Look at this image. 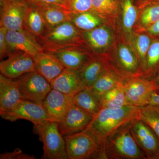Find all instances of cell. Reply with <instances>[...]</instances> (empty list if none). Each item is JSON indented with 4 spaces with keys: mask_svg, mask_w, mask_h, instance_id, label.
<instances>
[{
    "mask_svg": "<svg viewBox=\"0 0 159 159\" xmlns=\"http://www.w3.org/2000/svg\"><path fill=\"white\" fill-rule=\"evenodd\" d=\"M62 1H63V2H64L66 3V2H67V0H62ZM66 6H67V5H66Z\"/></svg>",
    "mask_w": 159,
    "mask_h": 159,
    "instance_id": "60d3db41",
    "label": "cell"
},
{
    "mask_svg": "<svg viewBox=\"0 0 159 159\" xmlns=\"http://www.w3.org/2000/svg\"><path fill=\"white\" fill-rule=\"evenodd\" d=\"M34 132L42 142V159H67L64 138L60 132L58 122L48 120L34 125Z\"/></svg>",
    "mask_w": 159,
    "mask_h": 159,
    "instance_id": "3957f363",
    "label": "cell"
},
{
    "mask_svg": "<svg viewBox=\"0 0 159 159\" xmlns=\"http://www.w3.org/2000/svg\"><path fill=\"white\" fill-rule=\"evenodd\" d=\"M145 31L148 34L154 38H159V19L147 29Z\"/></svg>",
    "mask_w": 159,
    "mask_h": 159,
    "instance_id": "8d00e7d4",
    "label": "cell"
},
{
    "mask_svg": "<svg viewBox=\"0 0 159 159\" xmlns=\"http://www.w3.org/2000/svg\"><path fill=\"white\" fill-rule=\"evenodd\" d=\"M68 159H102V145L93 135L84 130L64 137Z\"/></svg>",
    "mask_w": 159,
    "mask_h": 159,
    "instance_id": "277c9868",
    "label": "cell"
},
{
    "mask_svg": "<svg viewBox=\"0 0 159 159\" xmlns=\"http://www.w3.org/2000/svg\"><path fill=\"white\" fill-rule=\"evenodd\" d=\"M102 18L91 11L71 15V22L80 31H88L102 25Z\"/></svg>",
    "mask_w": 159,
    "mask_h": 159,
    "instance_id": "4316f807",
    "label": "cell"
},
{
    "mask_svg": "<svg viewBox=\"0 0 159 159\" xmlns=\"http://www.w3.org/2000/svg\"><path fill=\"white\" fill-rule=\"evenodd\" d=\"M93 116L77 106L73 104L58 122L60 132L63 137L85 130Z\"/></svg>",
    "mask_w": 159,
    "mask_h": 159,
    "instance_id": "5bb4252c",
    "label": "cell"
},
{
    "mask_svg": "<svg viewBox=\"0 0 159 159\" xmlns=\"http://www.w3.org/2000/svg\"><path fill=\"white\" fill-rule=\"evenodd\" d=\"M6 39L8 45V57L14 53L24 52L33 57L44 51L36 38L26 30H8Z\"/></svg>",
    "mask_w": 159,
    "mask_h": 159,
    "instance_id": "7c38bea8",
    "label": "cell"
},
{
    "mask_svg": "<svg viewBox=\"0 0 159 159\" xmlns=\"http://www.w3.org/2000/svg\"><path fill=\"white\" fill-rule=\"evenodd\" d=\"M8 29L3 26H0V58L3 59L8 57V45L6 34Z\"/></svg>",
    "mask_w": 159,
    "mask_h": 159,
    "instance_id": "e575fe53",
    "label": "cell"
},
{
    "mask_svg": "<svg viewBox=\"0 0 159 159\" xmlns=\"http://www.w3.org/2000/svg\"><path fill=\"white\" fill-rule=\"evenodd\" d=\"M33 59L35 71L50 83L66 69L54 55L44 51L34 56Z\"/></svg>",
    "mask_w": 159,
    "mask_h": 159,
    "instance_id": "d6986e66",
    "label": "cell"
},
{
    "mask_svg": "<svg viewBox=\"0 0 159 159\" xmlns=\"http://www.w3.org/2000/svg\"><path fill=\"white\" fill-rule=\"evenodd\" d=\"M73 102L94 117L102 109V103L99 95L90 89L85 88L73 97Z\"/></svg>",
    "mask_w": 159,
    "mask_h": 159,
    "instance_id": "cb8c5ba5",
    "label": "cell"
},
{
    "mask_svg": "<svg viewBox=\"0 0 159 159\" xmlns=\"http://www.w3.org/2000/svg\"><path fill=\"white\" fill-rule=\"evenodd\" d=\"M130 130L139 147L147 159H158L159 157V140L149 125L138 119L130 122Z\"/></svg>",
    "mask_w": 159,
    "mask_h": 159,
    "instance_id": "8fae6325",
    "label": "cell"
},
{
    "mask_svg": "<svg viewBox=\"0 0 159 159\" xmlns=\"http://www.w3.org/2000/svg\"><path fill=\"white\" fill-rule=\"evenodd\" d=\"M29 2L33 3H43V4H52L60 6L63 9L69 11L67 6L62 0H26Z\"/></svg>",
    "mask_w": 159,
    "mask_h": 159,
    "instance_id": "d590c367",
    "label": "cell"
},
{
    "mask_svg": "<svg viewBox=\"0 0 159 159\" xmlns=\"http://www.w3.org/2000/svg\"><path fill=\"white\" fill-rule=\"evenodd\" d=\"M142 9L140 17V24L147 29L159 19V2L143 1L139 3Z\"/></svg>",
    "mask_w": 159,
    "mask_h": 159,
    "instance_id": "f1b7e54d",
    "label": "cell"
},
{
    "mask_svg": "<svg viewBox=\"0 0 159 159\" xmlns=\"http://www.w3.org/2000/svg\"><path fill=\"white\" fill-rule=\"evenodd\" d=\"M137 119L149 125L159 140V105L148 104L139 107Z\"/></svg>",
    "mask_w": 159,
    "mask_h": 159,
    "instance_id": "83f0119b",
    "label": "cell"
},
{
    "mask_svg": "<svg viewBox=\"0 0 159 159\" xmlns=\"http://www.w3.org/2000/svg\"><path fill=\"white\" fill-rule=\"evenodd\" d=\"M149 34H141L136 35L134 40V45L142 69L145 64L146 56L151 43L154 38L152 39Z\"/></svg>",
    "mask_w": 159,
    "mask_h": 159,
    "instance_id": "1f68e13d",
    "label": "cell"
},
{
    "mask_svg": "<svg viewBox=\"0 0 159 159\" xmlns=\"http://www.w3.org/2000/svg\"><path fill=\"white\" fill-rule=\"evenodd\" d=\"M20 80L0 75V114L14 107L21 99Z\"/></svg>",
    "mask_w": 159,
    "mask_h": 159,
    "instance_id": "2e32d148",
    "label": "cell"
},
{
    "mask_svg": "<svg viewBox=\"0 0 159 159\" xmlns=\"http://www.w3.org/2000/svg\"><path fill=\"white\" fill-rule=\"evenodd\" d=\"M152 81L155 89L156 92L157 93L159 94V72L157 74L152 78L151 80Z\"/></svg>",
    "mask_w": 159,
    "mask_h": 159,
    "instance_id": "74e56055",
    "label": "cell"
},
{
    "mask_svg": "<svg viewBox=\"0 0 159 159\" xmlns=\"http://www.w3.org/2000/svg\"><path fill=\"white\" fill-rule=\"evenodd\" d=\"M37 40L43 48L85 43L81 31L71 21L56 26Z\"/></svg>",
    "mask_w": 159,
    "mask_h": 159,
    "instance_id": "8992f818",
    "label": "cell"
},
{
    "mask_svg": "<svg viewBox=\"0 0 159 159\" xmlns=\"http://www.w3.org/2000/svg\"><path fill=\"white\" fill-rule=\"evenodd\" d=\"M125 79L113 66L109 65L97 81L89 89L100 96L107 91L123 84Z\"/></svg>",
    "mask_w": 159,
    "mask_h": 159,
    "instance_id": "44dd1931",
    "label": "cell"
},
{
    "mask_svg": "<svg viewBox=\"0 0 159 159\" xmlns=\"http://www.w3.org/2000/svg\"><path fill=\"white\" fill-rule=\"evenodd\" d=\"M130 123L106 139L102 146L103 159H147L132 134Z\"/></svg>",
    "mask_w": 159,
    "mask_h": 159,
    "instance_id": "7a4b0ae2",
    "label": "cell"
},
{
    "mask_svg": "<svg viewBox=\"0 0 159 159\" xmlns=\"http://www.w3.org/2000/svg\"><path fill=\"white\" fill-rule=\"evenodd\" d=\"M123 87L127 104L138 107L150 104L156 92L152 80L142 77L126 80Z\"/></svg>",
    "mask_w": 159,
    "mask_h": 159,
    "instance_id": "52a82bcc",
    "label": "cell"
},
{
    "mask_svg": "<svg viewBox=\"0 0 159 159\" xmlns=\"http://www.w3.org/2000/svg\"><path fill=\"white\" fill-rule=\"evenodd\" d=\"M150 104L159 105V94L157 93L156 92L152 95Z\"/></svg>",
    "mask_w": 159,
    "mask_h": 159,
    "instance_id": "f35d334b",
    "label": "cell"
},
{
    "mask_svg": "<svg viewBox=\"0 0 159 159\" xmlns=\"http://www.w3.org/2000/svg\"><path fill=\"white\" fill-rule=\"evenodd\" d=\"M107 60L96 54H91L87 61L78 71L85 88H90L107 67L109 65Z\"/></svg>",
    "mask_w": 159,
    "mask_h": 159,
    "instance_id": "ac0fdd59",
    "label": "cell"
},
{
    "mask_svg": "<svg viewBox=\"0 0 159 159\" xmlns=\"http://www.w3.org/2000/svg\"><path fill=\"white\" fill-rule=\"evenodd\" d=\"M124 84L111 89L99 96L102 107L120 108L128 105L123 87Z\"/></svg>",
    "mask_w": 159,
    "mask_h": 159,
    "instance_id": "484cf974",
    "label": "cell"
},
{
    "mask_svg": "<svg viewBox=\"0 0 159 159\" xmlns=\"http://www.w3.org/2000/svg\"><path fill=\"white\" fill-rule=\"evenodd\" d=\"M66 5L71 14L93 11V0H67Z\"/></svg>",
    "mask_w": 159,
    "mask_h": 159,
    "instance_id": "d6a6232c",
    "label": "cell"
},
{
    "mask_svg": "<svg viewBox=\"0 0 159 159\" xmlns=\"http://www.w3.org/2000/svg\"><path fill=\"white\" fill-rule=\"evenodd\" d=\"M80 31L87 45L96 53L106 48L111 42V34L105 26L101 25L89 31Z\"/></svg>",
    "mask_w": 159,
    "mask_h": 159,
    "instance_id": "7402d4cb",
    "label": "cell"
},
{
    "mask_svg": "<svg viewBox=\"0 0 159 159\" xmlns=\"http://www.w3.org/2000/svg\"><path fill=\"white\" fill-rule=\"evenodd\" d=\"M50 84L52 89L72 97L85 88L78 71L66 69Z\"/></svg>",
    "mask_w": 159,
    "mask_h": 159,
    "instance_id": "e0dca14e",
    "label": "cell"
},
{
    "mask_svg": "<svg viewBox=\"0 0 159 159\" xmlns=\"http://www.w3.org/2000/svg\"><path fill=\"white\" fill-rule=\"evenodd\" d=\"M139 109L130 105L120 108L102 107L93 117L85 130L97 139L102 148L106 139L110 135L137 119Z\"/></svg>",
    "mask_w": 159,
    "mask_h": 159,
    "instance_id": "6da1fadb",
    "label": "cell"
},
{
    "mask_svg": "<svg viewBox=\"0 0 159 159\" xmlns=\"http://www.w3.org/2000/svg\"><path fill=\"white\" fill-rule=\"evenodd\" d=\"M143 1H152V2H159V0H144ZM143 2V1H142Z\"/></svg>",
    "mask_w": 159,
    "mask_h": 159,
    "instance_id": "ab89813d",
    "label": "cell"
},
{
    "mask_svg": "<svg viewBox=\"0 0 159 159\" xmlns=\"http://www.w3.org/2000/svg\"><path fill=\"white\" fill-rule=\"evenodd\" d=\"M159 72V38H154L148 49L141 76L151 80Z\"/></svg>",
    "mask_w": 159,
    "mask_h": 159,
    "instance_id": "d4e9b609",
    "label": "cell"
},
{
    "mask_svg": "<svg viewBox=\"0 0 159 159\" xmlns=\"http://www.w3.org/2000/svg\"><path fill=\"white\" fill-rule=\"evenodd\" d=\"M158 159H159V157H158Z\"/></svg>",
    "mask_w": 159,
    "mask_h": 159,
    "instance_id": "7bdbcfd3",
    "label": "cell"
},
{
    "mask_svg": "<svg viewBox=\"0 0 159 159\" xmlns=\"http://www.w3.org/2000/svg\"><path fill=\"white\" fill-rule=\"evenodd\" d=\"M143 1H144V0H139V3L141 2H142Z\"/></svg>",
    "mask_w": 159,
    "mask_h": 159,
    "instance_id": "b9f144b4",
    "label": "cell"
},
{
    "mask_svg": "<svg viewBox=\"0 0 159 159\" xmlns=\"http://www.w3.org/2000/svg\"><path fill=\"white\" fill-rule=\"evenodd\" d=\"M73 98L72 96L52 89L44 100L43 105L50 119L58 122L74 104Z\"/></svg>",
    "mask_w": 159,
    "mask_h": 159,
    "instance_id": "9a60e30c",
    "label": "cell"
},
{
    "mask_svg": "<svg viewBox=\"0 0 159 159\" xmlns=\"http://www.w3.org/2000/svg\"><path fill=\"white\" fill-rule=\"evenodd\" d=\"M120 4L119 0H93V11L103 18L116 14Z\"/></svg>",
    "mask_w": 159,
    "mask_h": 159,
    "instance_id": "4dcf8cb0",
    "label": "cell"
},
{
    "mask_svg": "<svg viewBox=\"0 0 159 159\" xmlns=\"http://www.w3.org/2000/svg\"><path fill=\"white\" fill-rule=\"evenodd\" d=\"M120 3L122 8L123 28L125 32L130 34L136 20V7L134 0H121Z\"/></svg>",
    "mask_w": 159,
    "mask_h": 159,
    "instance_id": "f546056e",
    "label": "cell"
},
{
    "mask_svg": "<svg viewBox=\"0 0 159 159\" xmlns=\"http://www.w3.org/2000/svg\"><path fill=\"white\" fill-rule=\"evenodd\" d=\"M19 79L21 99L43 104L52 89L50 83L36 71L24 74Z\"/></svg>",
    "mask_w": 159,
    "mask_h": 159,
    "instance_id": "ba28073f",
    "label": "cell"
},
{
    "mask_svg": "<svg viewBox=\"0 0 159 159\" xmlns=\"http://www.w3.org/2000/svg\"><path fill=\"white\" fill-rule=\"evenodd\" d=\"M1 159H35L34 156L24 153L19 148H16L12 152H6L0 155Z\"/></svg>",
    "mask_w": 159,
    "mask_h": 159,
    "instance_id": "836d02e7",
    "label": "cell"
},
{
    "mask_svg": "<svg viewBox=\"0 0 159 159\" xmlns=\"http://www.w3.org/2000/svg\"><path fill=\"white\" fill-rule=\"evenodd\" d=\"M33 4L37 6L41 12L48 31L62 23L71 21L72 14L60 6L43 3Z\"/></svg>",
    "mask_w": 159,
    "mask_h": 159,
    "instance_id": "603a6c76",
    "label": "cell"
},
{
    "mask_svg": "<svg viewBox=\"0 0 159 159\" xmlns=\"http://www.w3.org/2000/svg\"><path fill=\"white\" fill-rule=\"evenodd\" d=\"M0 2V26L8 30H25L24 20L29 3L26 0H1Z\"/></svg>",
    "mask_w": 159,
    "mask_h": 159,
    "instance_id": "30bf717a",
    "label": "cell"
},
{
    "mask_svg": "<svg viewBox=\"0 0 159 159\" xmlns=\"http://www.w3.org/2000/svg\"><path fill=\"white\" fill-rule=\"evenodd\" d=\"M24 20V29L36 39L42 37L48 31L41 12L35 4L29 2Z\"/></svg>",
    "mask_w": 159,
    "mask_h": 159,
    "instance_id": "ffe728a7",
    "label": "cell"
},
{
    "mask_svg": "<svg viewBox=\"0 0 159 159\" xmlns=\"http://www.w3.org/2000/svg\"><path fill=\"white\" fill-rule=\"evenodd\" d=\"M0 115L2 119L11 122L25 119L33 125L51 120L43 104L22 99L11 110Z\"/></svg>",
    "mask_w": 159,
    "mask_h": 159,
    "instance_id": "9c48e42d",
    "label": "cell"
},
{
    "mask_svg": "<svg viewBox=\"0 0 159 159\" xmlns=\"http://www.w3.org/2000/svg\"><path fill=\"white\" fill-rule=\"evenodd\" d=\"M33 71H35L33 57L24 52L11 54L0 63L1 74L11 79H17Z\"/></svg>",
    "mask_w": 159,
    "mask_h": 159,
    "instance_id": "4fadbf2b",
    "label": "cell"
},
{
    "mask_svg": "<svg viewBox=\"0 0 159 159\" xmlns=\"http://www.w3.org/2000/svg\"><path fill=\"white\" fill-rule=\"evenodd\" d=\"M85 45V43H83L43 49L44 52L54 55L66 69L79 71L92 54Z\"/></svg>",
    "mask_w": 159,
    "mask_h": 159,
    "instance_id": "5b68a950",
    "label": "cell"
}]
</instances>
